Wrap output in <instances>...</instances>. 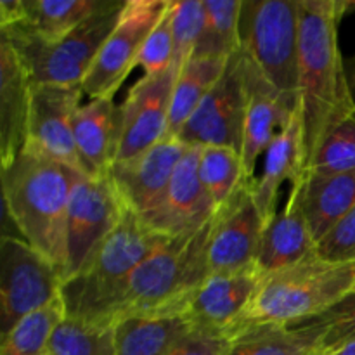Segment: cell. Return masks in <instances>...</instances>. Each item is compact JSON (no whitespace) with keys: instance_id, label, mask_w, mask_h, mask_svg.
Wrapping results in <instances>:
<instances>
[{"instance_id":"6da1fadb","label":"cell","mask_w":355,"mask_h":355,"mask_svg":"<svg viewBox=\"0 0 355 355\" xmlns=\"http://www.w3.org/2000/svg\"><path fill=\"white\" fill-rule=\"evenodd\" d=\"M350 9H355L350 0H298V110L305 168L326 135L355 111L338 45V24Z\"/></svg>"},{"instance_id":"7a4b0ae2","label":"cell","mask_w":355,"mask_h":355,"mask_svg":"<svg viewBox=\"0 0 355 355\" xmlns=\"http://www.w3.org/2000/svg\"><path fill=\"white\" fill-rule=\"evenodd\" d=\"M76 170L24 146L2 168L6 214L24 241L47 257L66 277L68 205Z\"/></svg>"},{"instance_id":"3957f363","label":"cell","mask_w":355,"mask_h":355,"mask_svg":"<svg viewBox=\"0 0 355 355\" xmlns=\"http://www.w3.org/2000/svg\"><path fill=\"white\" fill-rule=\"evenodd\" d=\"M168 239L125 208L114 231L97 246L85 266L62 283L66 318L113 322V309L134 270Z\"/></svg>"},{"instance_id":"277c9868","label":"cell","mask_w":355,"mask_h":355,"mask_svg":"<svg viewBox=\"0 0 355 355\" xmlns=\"http://www.w3.org/2000/svg\"><path fill=\"white\" fill-rule=\"evenodd\" d=\"M355 291V262H329L315 253L263 276L231 338L250 326H291L315 318Z\"/></svg>"},{"instance_id":"5b68a950","label":"cell","mask_w":355,"mask_h":355,"mask_svg":"<svg viewBox=\"0 0 355 355\" xmlns=\"http://www.w3.org/2000/svg\"><path fill=\"white\" fill-rule=\"evenodd\" d=\"M215 215L196 231L170 238L130 276L113 309L111 321L139 312L187 304L210 276L208 248Z\"/></svg>"},{"instance_id":"8992f818","label":"cell","mask_w":355,"mask_h":355,"mask_svg":"<svg viewBox=\"0 0 355 355\" xmlns=\"http://www.w3.org/2000/svg\"><path fill=\"white\" fill-rule=\"evenodd\" d=\"M123 7L121 0H110L104 9L58 40H45L23 24L2 28L0 37L16 51L31 85L82 87Z\"/></svg>"},{"instance_id":"52a82bcc","label":"cell","mask_w":355,"mask_h":355,"mask_svg":"<svg viewBox=\"0 0 355 355\" xmlns=\"http://www.w3.org/2000/svg\"><path fill=\"white\" fill-rule=\"evenodd\" d=\"M239 51L295 110L298 106V0H243Z\"/></svg>"},{"instance_id":"ba28073f","label":"cell","mask_w":355,"mask_h":355,"mask_svg":"<svg viewBox=\"0 0 355 355\" xmlns=\"http://www.w3.org/2000/svg\"><path fill=\"white\" fill-rule=\"evenodd\" d=\"M62 274L23 238L3 234L0 241L2 335L23 318L61 298Z\"/></svg>"},{"instance_id":"9c48e42d","label":"cell","mask_w":355,"mask_h":355,"mask_svg":"<svg viewBox=\"0 0 355 355\" xmlns=\"http://www.w3.org/2000/svg\"><path fill=\"white\" fill-rule=\"evenodd\" d=\"M170 0H127L116 26L101 47L89 75L82 83L83 94L96 97H114L116 90L137 66L146 38L158 24Z\"/></svg>"},{"instance_id":"30bf717a","label":"cell","mask_w":355,"mask_h":355,"mask_svg":"<svg viewBox=\"0 0 355 355\" xmlns=\"http://www.w3.org/2000/svg\"><path fill=\"white\" fill-rule=\"evenodd\" d=\"M123 211L125 207L110 175L75 173L68 205V267L64 281L85 266L97 246L120 224Z\"/></svg>"},{"instance_id":"8fae6325","label":"cell","mask_w":355,"mask_h":355,"mask_svg":"<svg viewBox=\"0 0 355 355\" xmlns=\"http://www.w3.org/2000/svg\"><path fill=\"white\" fill-rule=\"evenodd\" d=\"M246 92L245 62L241 51L231 55L224 75L207 94L179 134L186 146H225L241 155L243 128H245Z\"/></svg>"},{"instance_id":"7c38bea8","label":"cell","mask_w":355,"mask_h":355,"mask_svg":"<svg viewBox=\"0 0 355 355\" xmlns=\"http://www.w3.org/2000/svg\"><path fill=\"white\" fill-rule=\"evenodd\" d=\"M82 96L80 85H31L24 146L83 173L73 135V116Z\"/></svg>"},{"instance_id":"4fadbf2b","label":"cell","mask_w":355,"mask_h":355,"mask_svg":"<svg viewBox=\"0 0 355 355\" xmlns=\"http://www.w3.org/2000/svg\"><path fill=\"white\" fill-rule=\"evenodd\" d=\"M263 218L257 208L252 182L243 180L231 200L215 211V224L208 248L210 274L234 272L257 266Z\"/></svg>"},{"instance_id":"5bb4252c","label":"cell","mask_w":355,"mask_h":355,"mask_svg":"<svg viewBox=\"0 0 355 355\" xmlns=\"http://www.w3.org/2000/svg\"><path fill=\"white\" fill-rule=\"evenodd\" d=\"M179 71L172 66L159 75H144L132 87L121 104L123 127L116 162L134 158L168 137L170 104Z\"/></svg>"},{"instance_id":"9a60e30c","label":"cell","mask_w":355,"mask_h":355,"mask_svg":"<svg viewBox=\"0 0 355 355\" xmlns=\"http://www.w3.org/2000/svg\"><path fill=\"white\" fill-rule=\"evenodd\" d=\"M189 146L168 135L153 148L125 162H116L110 179L125 208L144 217L158 207Z\"/></svg>"},{"instance_id":"2e32d148","label":"cell","mask_w":355,"mask_h":355,"mask_svg":"<svg viewBox=\"0 0 355 355\" xmlns=\"http://www.w3.org/2000/svg\"><path fill=\"white\" fill-rule=\"evenodd\" d=\"M201 148H187L155 210L141 217L148 227L165 238L196 231L215 215V207L200 179Z\"/></svg>"},{"instance_id":"e0dca14e","label":"cell","mask_w":355,"mask_h":355,"mask_svg":"<svg viewBox=\"0 0 355 355\" xmlns=\"http://www.w3.org/2000/svg\"><path fill=\"white\" fill-rule=\"evenodd\" d=\"M262 279L263 274L257 266L210 274L186 304L194 328L231 336Z\"/></svg>"},{"instance_id":"ac0fdd59","label":"cell","mask_w":355,"mask_h":355,"mask_svg":"<svg viewBox=\"0 0 355 355\" xmlns=\"http://www.w3.org/2000/svg\"><path fill=\"white\" fill-rule=\"evenodd\" d=\"M245 62L246 92H248V104H246L245 128H243V146L241 162L245 170V180L255 182V170L260 156L266 155L270 142L283 130L295 114L283 97L262 78L259 71L243 58Z\"/></svg>"},{"instance_id":"d6986e66","label":"cell","mask_w":355,"mask_h":355,"mask_svg":"<svg viewBox=\"0 0 355 355\" xmlns=\"http://www.w3.org/2000/svg\"><path fill=\"white\" fill-rule=\"evenodd\" d=\"M123 111L113 97H96L80 104L73 116V135L83 173L110 175L120 149Z\"/></svg>"},{"instance_id":"ffe728a7","label":"cell","mask_w":355,"mask_h":355,"mask_svg":"<svg viewBox=\"0 0 355 355\" xmlns=\"http://www.w3.org/2000/svg\"><path fill=\"white\" fill-rule=\"evenodd\" d=\"M318 241L302 208L300 186L291 184L288 201L263 229L257 267L263 276L293 267L315 255Z\"/></svg>"},{"instance_id":"44dd1931","label":"cell","mask_w":355,"mask_h":355,"mask_svg":"<svg viewBox=\"0 0 355 355\" xmlns=\"http://www.w3.org/2000/svg\"><path fill=\"white\" fill-rule=\"evenodd\" d=\"M193 329L186 304L123 315L114 321L116 355H168Z\"/></svg>"},{"instance_id":"7402d4cb","label":"cell","mask_w":355,"mask_h":355,"mask_svg":"<svg viewBox=\"0 0 355 355\" xmlns=\"http://www.w3.org/2000/svg\"><path fill=\"white\" fill-rule=\"evenodd\" d=\"M31 82L23 62L0 37V165L9 166L26 142Z\"/></svg>"},{"instance_id":"603a6c76","label":"cell","mask_w":355,"mask_h":355,"mask_svg":"<svg viewBox=\"0 0 355 355\" xmlns=\"http://www.w3.org/2000/svg\"><path fill=\"white\" fill-rule=\"evenodd\" d=\"M305 149L304 130H302L300 110L288 121L286 127L274 137L269 149L263 155V172L260 179L252 182L253 200L263 218V224H269L277 214V201L283 182L291 184L304 175Z\"/></svg>"},{"instance_id":"cb8c5ba5","label":"cell","mask_w":355,"mask_h":355,"mask_svg":"<svg viewBox=\"0 0 355 355\" xmlns=\"http://www.w3.org/2000/svg\"><path fill=\"white\" fill-rule=\"evenodd\" d=\"M302 208L315 241H321L355 205V172L304 173L298 180Z\"/></svg>"},{"instance_id":"d4e9b609","label":"cell","mask_w":355,"mask_h":355,"mask_svg":"<svg viewBox=\"0 0 355 355\" xmlns=\"http://www.w3.org/2000/svg\"><path fill=\"white\" fill-rule=\"evenodd\" d=\"M322 335L315 326H250L232 336L227 355L321 354Z\"/></svg>"},{"instance_id":"484cf974","label":"cell","mask_w":355,"mask_h":355,"mask_svg":"<svg viewBox=\"0 0 355 355\" xmlns=\"http://www.w3.org/2000/svg\"><path fill=\"white\" fill-rule=\"evenodd\" d=\"M231 59V58H229ZM224 58H191L179 71L170 104L168 135L175 137L227 68Z\"/></svg>"},{"instance_id":"4316f807","label":"cell","mask_w":355,"mask_h":355,"mask_svg":"<svg viewBox=\"0 0 355 355\" xmlns=\"http://www.w3.org/2000/svg\"><path fill=\"white\" fill-rule=\"evenodd\" d=\"M110 0H24V28L45 40H58L99 12Z\"/></svg>"},{"instance_id":"83f0119b","label":"cell","mask_w":355,"mask_h":355,"mask_svg":"<svg viewBox=\"0 0 355 355\" xmlns=\"http://www.w3.org/2000/svg\"><path fill=\"white\" fill-rule=\"evenodd\" d=\"M205 28L193 58L229 59L239 51L243 0H203Z\"/></svg>"},{"instance_id":"f1b7e54d","label":"cell","mask_w":355,"mask_h":355,"mask_svg":"<svg viewBox=\"0 0 355 355\" xmlns=\"http://www.w3.org/2000/svg\"><path fill=\"white\" fill-rule=\"evenodd\" d=\"M49 355H116L114 322L64 318L52 335Z\"/></svg>"},{"instance_id":"f546056e","label":"cell","mask_w":355,"mask_h":355,"mask_svg":"<svg viewBox=\"0 0 355 355\" xmlns=\"http://www.w3.org/2000/svg\"><path fill=\"white\" fill-rule=\"evenodd\" d=\"M66 318L62 298L42 311L21 319L14 328L2 335L0 355H45L59 322Z\"/></svg>"},{"instance_id":"4dcf8cb0","label":"cell","mask_w":355,"mask_h":355,"mask_svg":"<svg viewBox=\"0 0 355 355\" xmlns=\"http://www.w3.org/2000/svg\"><path fill=\"white\" fill-rule=\"evenodd\" d=\"M200 179L215 210H218L245 180L241 155L225 146H205L200 155Z\"/></svg>"},{"instance_id":"1f68e13d","label":"cell","mask_w":355,"mask_h":355,"mask_svg":"<svg viewBox=\"0 0 355 355\" xmlns=\"http://www.w3.org/2000/svg\"><path fill=\"white\" fill-rule=\"evenodd\" d=\"M347 172H355V111L326 135L304 173L336 175Z\"/></svg>"},{"instance_id":"d6a6232c","label":"cell","mask_w":355,"mask_h":355,"mask_svg":"<svg viewBox=\"0 0 355 355\" xmlns=\"http://www.w3.org/2000/svg\"><path fill=\"white\" fill-rule=\"evenodd\" d=\"M205 3L203 0H186L172 6V33H173V66H182L193 58L194 49L203 35Z\"/></svg>"},{"instance_id":"836d02e7","label":"cell","mask_w":355,"mask_h":355,"mask_svg":"<svg viewBox=\"0 0 355 355\" xmlns=\"http://www.w3.org/2000/svg\"><path fill=\"white\" fill-rule=\"evenodd\" d=\"M315 326L321 329V354L333 352L343 345L355 342V291L336 302L333 307L315 318L291 326Z\"/></svg>"},{"instance_id":"e575fe53","label":"cell","mask_w":355,"mask_h":355,"mask_svg":"<svg viewBox=\"0 0 355 355\" xmlns=\"http://www.w3.org/2000/svg\"><path fill=\"white\" fill-rule=\"evenodd\" d=\"M172 6L170 0L168 9L162 16L151 33L146 38L144 45L139 54L137 66L144 69V75L155 76L165 73L173 66V33H172Z\"/></svg>"},{"instance_id":"d590c367","label":"cell","mask_w":355,"mask_h":355,"mask_svg":"<svg viewBox=\"0 0 355 355\" xmlns=\"http://www.w3.org/2000/svg\"><path fill=\"white\" fill-rule=\"evenodd\" d=\"M315 253L329 262H355V205L318 243Z\"/></svg>"},{"instance_id":"8d00e7d4","label":"cell","mask_w":355,"mask_h":355,"mask_svg":"<svg viewBox=\"0 0 355 355\" xmlns=\"http://www.w3.org/2000/svg\"><path fill=\"white\" fill-rule=\"evenodd\" d=\"M232 338L225 333L194 328L168 355H227Z\"/></svg>"},{"instance_id":"74e56055","label":"cell","mask_w":355,"mask_h":355,"mask_svg":"<svg viewBox=\"0 0 355 355\" xmlns=\"http://www.w3.org/2000/svg\"><path fill=\"white\" fill-rule=\"evenodd\" d=\"M24 0H0V30L23 23Z\"/></svg>"},{"instance_id":"f35d334b","label":"cell","mask_w":355,"mask_h":355,"mask_svg":"<svg viewBox=\"0 0 355 355\" xmlns=\"http://www.w3.org/2000/svg\"><path fill=\"white\" fill-rule=\"evenodd\" d=\"M347 78H349L350 94H352V99L355 103V55L354 59H350L349 64H347Z\"/></svg>"},{"instance_id":"ab89813d","label":"cell","mask_w":355,"mask_h":355,"mask_svg":"<svg viewBox=\"0 0 355 355\" xmlns=\"http://www.w3.org/2000/svg\"><path fill=\"white\" fill-rule=\"evenodd\" d=\"M322 355H355V342L349 343V345H343L340 349L333 350V352L322 354Z\"/></svg>"},{"instance_id":"60d3db41","label":"cell","mask_w":355,"mask_h":355,"mask_svg":"<svg viewBox=\"0 0 355 355\" xmlns=\"http://www.w3.org/2000/svg\"><path fill=\"white\" fill-rule=\"evenodd\" d=\"M312 355H322V354H312Z\"/></svg>"},{"instance_id":"b9f144b4","label":"cell","mask_w":355,"mask_h":355,"mask_svg":"<svg viewBox=\"0 0 355 355\" xmlns=\"http://www.w3.org/2000/svg\"><path fill=\"white\" fill-rule=\"evenodd\" d=\"M45 355H49V352H47V354H45Z\"/></svg>"}]
</instances>
